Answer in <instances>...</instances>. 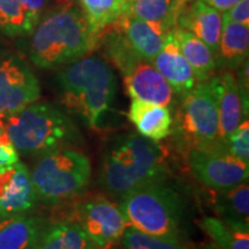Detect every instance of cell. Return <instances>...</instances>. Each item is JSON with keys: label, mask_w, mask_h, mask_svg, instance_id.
<instances>
[{"label": "cell", "mask_w": 249, "mask_h": 249, "mask_svg": "<svg viewBox=\"0 0 249 249\" xmlns=\"http://www.w3.org/2000/svg\"><path fill=\"white\" fill-rule=\"evenodd\" d=\"M127 14L141 18L164 36L177 27L179 9L176 0H129Z\"/></svg>", "instance_id": "cell-21"}, {"label": "cell", "mask_w": 249, "mask_h": 249, "mask_svg": "<svg viewBox=\"0 0 249 249\" xmlns=\"http://www.w3.org/2000/svg\"><path fill=\"white\" fill-rule=\"evenodd\" d=\"M223 21L249 27V0H240L232 8L222 14Z\"/></svg>", "instance_id": "cell-31"}, {"label": "cell", "mask_w": 249, "mask_h": 249, "mask_svg": "<svg viewBox=\"0 0 249 249\" xmlns=\"http://www.w3.org/2000/svg\"><path fill=\"white\" fill-rule=\"evenodd\" d=\"M192 172L209 189H224L248 182L249 165L226 151L193 150L186 154Z\"/></svg>", "instance_id": "cell-9"}, {"label": "cell", "mask_w": 249, "mask_h": 249, "mask_svg": "<svg viewBox=\"0 0 249 249\" xmlns=\"http://www.w3.org/2000/svg\"><path fill=\"white\" fill-rule=\"evenodd\" d=\"M29 171L37 200L55 204L75 197L88 187L91 163L82 152L64 148L38 156Z\"/></svg>", "instance_id": "cell-6"}, {"label": "cell", "mask_w": 249, "mask_h": 249, "mask_svg": "<svg viewBox=\"0 0 249 249\" xmlns=\"http://www.w3.org/2000/svg\"><path fill=\"white\" fill-rule=\"evenodd\" d=\"M29 249H97L79 225L71 219L51 222L44 226Z\"/></svg>", "instance_id": "cell-19"}, {"label": "cell", "mask_w": 249, "mask_h": 249, "mask_svg": "<svg viewBox=\"0 0 249 249\" xmlns=\"http://www.w3.org/2000/svg\"><path fill=\"white\" fill-rule=\"evenodd\" d=\"M208 85L216 98L219 140L226 150V142L230 135L248 117L245 116L238 82L232 71L223 70L219 74L214 73L208 80Z\"/></svg>", "instance_id": "cell-12"}, {"label": "cell", "mask_w": 249, "mask_h": 249, "mask_svg": "<svg viewBox=\"0 0 249 249\" xmlns=\"http://www.w3.org/2000/svg\"><path fill=\"white\" fill-rule=\"evenodd\" d=\"M193 249H219L213 244H202V245H193Z\"/></svg>", "instance_id": "cell-33"}, {"label": "cell", "mask_w": 249, "mask_h": 249, "mask_svg": "<svg viewBox=\"0 0 249 249\" xmlns=\"http://www.w3.org/2000/svg\"><path fill=\"white\" fill-rule=\"evenodd\" d=\"M0 124L18 155L40 156L82 143V136L70 114L49 102H34L8 116Z\"/></svg>", "instance_id": "cell-4"}, {"label": "cell", "mask_w": 249, "mask_h": 249, "mask_svg": "<svg viewBox=\"0 0 249 249\" xmlns=\"http://www.w3.org/2000/svg\"><path fill=\"white\" fill-rule=\"evenodd\" d=\"M62 110L88 127H97L110 111L117 93V77L97 55L83 57L57 75Z\"/></svg>", "instance_id": "cell-1"}, {"label": "cell", "mask_w": 249, "mask_h": 249, "mask_svg": "<svg viewBox=\"0 0 249 249\" xmlns=\"http://www.w3.org/2000/svg\"><path fill=\"white\" fill-rule=\"evenodd\" d=\"M113 249H117V248H116V247H114V248H113Z\"/></svg>", "instance_id": "cell-35"}, {"label": "cell", "mask_w": 249, "mask_h": 249, "mask_svg": "<svg viewBox=\"0 0 249 249\" xmlns=\"http://www.w3.org/2000/svg\"><path fill=\"white\" fill-rule=\"evenodd\" d=\"M249 52V27L223 21L218 53L217 68L236 71L246 60Z\"/></svg>", "instance_id": "cell-18"}, {"label": "cell", "mask_w": 249, "mask_h": 249, "mask_svg": "<svg viewBox=\"0 0 249 249\" xmlns=\"http://www.w3.org/2000/svg\"><path fill=\"white\" fill-rule=\"evenodd\" d=\"M31 33L30 60L44 70L67 66L96 46L83 12L68 1L50 11Z\"/></svg>", "instance_id": "cell-3"}, {"label": "cell", "mask_w": 249, "mask_h": 249, "mask_svg": "<svg viewBox=\"0 0 249 249\" xmlns=\"http://www.w3.org/2000/svg\"><path fill=\"white\" fill-rule=\"evenodd\" d=\"M39 96V82L26 61L15 55L0 60V117L38 101Z\"/></svg>", "instance_id": "cell-10"}, {"label": "cell", "mask_w": 249, "mask_h": 249, "mask_svg": "<svg viewBox=\"0 0 249 249\" xmlns=\"http://www.w3.org/2000/svg\"><path fill=\"white\" fill-rule=\"evenodd\" d=\"M203 1L223 14L230 8H232L235 4H238L240 0H203Z\"/></svg>", "instance_id": "cell-32"}, {"label": "cell", "mask_w": 249, "mask_h": 249, "mask_svg": "<svg viewBox=\"0 0 249 249\" xmlns=\"http://www.w3.org/2000/svg\"><path fill=\"white\" fill-rule=\"evenodd\" d=\"M0 30L8 36L29 34L26 15L18 0H0Z\"/></svg>", "instance_id": "cell-27"}, {"label": "cell", "mask_w": 249, "mask_h": 249, "mask_svg": "<svg viewBox=\"0 0 249 249\" xmlns=\"http://www.w3.org/2000/svg\"><path fill=\"white\" fill-rule=\"evenodd\" d=\"M191 1H193V0H176V4H177V7L179 9V13L180 11H181V9Z\"/></svg>", "instance_id": "cell-34"}, {"label": "cell", "mask_w": 249, "mask_h": 249, "mask_svg": "<svg viewBox=\"0 0 249 249\" xmlns=\"http://www.w3.org/2000/svg\"><path fill=\"white\" fill-rule=\"evenodd\" d=\"M117 21L134 51L144 60L152 62L163 48L164 36L141 18L130 14H124Z\"/></svg>", "instance_id": "cell-22"}, {"label": "cell", "mask_w": 249, "mask_h": 249, "mask_svg": "<svg viewBox=\"0 0 249 249\" xmlns=\"http://www.w3.org/2000/svg\"><path fill=\"white\" fill-rule=\"evenodd\" d=\"M18 161V152L12 144L7 134L0 124V170L6 169Z\"/></svg>", "instance_id": "cell-29"}, {"label": "cell", "mask_w": 249, "mask_h": 249, "mask_svg": "<svg viewBox=\"0 0 249 249\" xmlns=\"http://www.w3.org/2000/svg\"><path fill=\"white\" fill-rule=\"evenodd\" d=\"M174 35L178 40L180 51L191 65L198 82H205L216 73L217 66L213 52L205 43L191 31L180 27L174 28Z\"/></svg>", "instance_id": "cell-23"}, {"label": "cell", "mask_w": 249, "mask_h": 249, "mask_svg": "<svg viewBox=\"0 0 249 249\" xmlns=\"http://www.w3.org/2000/svg\"><path fill=\"white\" fill-rule=\"evenodd\" d=\"M68 219L79 225L97 249L117 247L128 225L119 205L104 197L77 202Z\"/></svg>", "instance_id": "cell-8"}, {"label": "cell", "mask_w": 249, "mask_h": 249, "mask_svg": "<svg viewBox=\"0 0 249 249\" xmlns=\"http://www.w3.org/2000/svg\"><path fill=\"white\" fill-rule=\"evenodd\" d=\"M128 2L129 0H81V11L87 18L95 43L105 28L127 14Z\"/></svg>", "instance_id": "cell-25"}, {"label": "cell", "mask_w": 249, "mask_h": 249, "mask_svg": "<svg viewBox=\"0 0 249 249\" xmlns=\"http://www.w3.org/2000/svg\"><path fill=\"white\" fill-rule=\"evenodd\" d=\"M127 223L147 234L182 240L188 204L167 176L136 187L120 197Z\"/></svg>", "instance_id": "cell-5"}, {"label": "cell", "mask_w": 249, "mask_h": 249, "mask_svg": "<svg viewBox=\"0 0 249 249\" xmlns=\"http://www.w3.org/2000/svg\"><path fill=\"white\" fill-rule=\"evenodd\" d=\"M164 176H167L166 151L158 142L129 133L107 143L99 169V183L111 194L121 197Z\"/></svg>", "instance_id": "cell-2"}, {"label": "cell", "mask_w": 249, "mask_h": 249, "mask_svg": "<svg viewBox=\"0 0 249 249\" xmlns=\"http://www.w3.org/2000/svg\"><path fill=\"white\" fill-rule=\"evenodd\" d=\"M37 202L30 171L26 164L18 160L0 170V218L28 213Z\"/></svg>", "instance_id": "cell-11"}, {"label": "cell", "mask_w": 249, "mask_h": 249, "mask_svg": "<svg viewBox=\"0 0 249 249\" xmlns=\"http://www.w3.org/2000/svg\"><path fill=\"white\" fill-rule=\"evenodd\" d=\"M226 151L236 160L249 163V123L242 120L226 142Z\"/></svg>", "instance_id": "cell-28"}, {"label": "cell", "mask_w": 249, "mask_h": 249, "mask_svg": "<svg viewBox=\"0 0 249 249\" xmlns=\"http://www.w3.org/2000/svg\"><path fill=\"white\" fill-rule=\"evenodd\" d=\"M176 95L183 96L198 85L194 71L180 51L174 29L164 35V44L151 62Z\"/></svg>", "instance_id": "cell-14"}, {"label": "cell", "mask_w": 249, "mask_h": 249, "mask_svg": "<svg viewBox=\"0 0 249 249\" xmlns=\"http://www.w3.org/2000/svg\"><path fill=\"white\" fill-rule=\"evenodd\" d=\"M22 6L29 33H31L39 22L40 15L48 0H18Z\"/></svg>", "instance_id": "cell-30"}, {"label": "cell", "mask_w": 249, "mask_h": 249, "mask_svg": "<svg viewBox=\"0 0 249 249\" xmlns=\"http://www.w3.org/2000/svg\"><path fill=\"white\" fill-rule=\"evenodd\" d=\"M171 133L185 154L193 150L226 151L219 140L217 103L208 81L181 96Z\"/></svg>", "instance_id": "cell-7"}, {"label": "cell", "mask_w": 249, "mask_h": 249, "mask_svg": "<svg viewBox=\"0 0 249 249\" xmlns=\"http://www.w3.org/2000/svg\"><path fill=\"white\" fill-rule=\"evenodd\" d=\"M48 223L27 213L0 218V249H29Z\"/></svg>", "instance_id": "cell-17"}, {"label": "cell", "mask_w": 249, "mask_h": 249, "mask_svg": "<svg viewBox=\"0 0 249 249\" xmlns=\"http://www.w3.org/2000/svg\"><path fill=\"white\" fill-rule=\"evenodd\" d=\"M119 245L123 249H193V245L182 240L147 234L129 224L124 229Z\"/></svg>", "instance_id": "cell-26"}, {"label": "cell", "mask_w": 249, "mask_h": 249, "mask_svg": "<svg viewBox=\"0 0 249 249\" xmlns=\"http://www.w3.org/2000/svg\"><path fill=\"white\" fill-rule=\"evenodd\" d=\"M222 13L216 11L203 0H193L183 7L177 18V27L191 31L213 52L214 60L218 53L220 33H222Z\"/></svg>", "instance_id": "cell-15"}, {"label": "cell", "mask_w": 249, "mask_h": 249, "mask_svg": "<svg viewBox=\"0 0 249 249\" xmlns=\"http://www.w3.org/2000/svg\"><path fill=\"white\" fill-rule=\"evenodd\" d=\"M128 118L143 138L160 142L171 134L173 117L166 107L132 99Z\"/></svg>", "instance_id": "cell-16"}, {"label": "cell", "mask_w": 249, "mask_h": 249, "mask_svg": "<svg viewBox=\"0 0 249 249\" xmlns=\"http://www.w3.org/2000/svg\"><path fill=\"white\" fill-rule=\"evenodd\" d=\"M201 230L219 249H249V225L227 222L218 217H203Z\"/></svg>", "instance_id": "cell-24"}, {"label": "cell", "mask_w": 249, "mask_h": 249, "mask_svg": "<svg viewBox=\"0 0 249 249\" xmlns=\"http://www.w3.org/2000/svg\"><path fill=\"white\" fill-rule=\"evenodd\" d=\"M209 204L220 219L249 225V186L242 182L230 188L209 189Z\"/></svg>", "instance_id": "cell-20"}, {"label": "cell", "mask_w": 249, "mask_h": 249, "mask_svg": "<svg viewBox=\"0 0 249 249\" xmlns=\"http://www.w3.org/2000/svg\"><path fill=\"white\" fill-rule=\"evenodd\" d=\"M127 93L132 99L171 107L174 91L150 61L140 58L123 73Z\"/></svg>", "instance_id": "cell-13"}]
</instances>
